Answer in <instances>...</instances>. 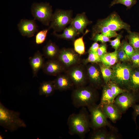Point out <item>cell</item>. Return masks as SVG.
Instances as JSON below:
<instances>
[{
    "label": "cell",
    "mask_w": 139,
    "mask_h": 139,
    "mask_svg": "<svg viewBox=\"0 0 139 139\" xmlns=\"http://www.w3.org/2000/svg\"><path fill=\"white\" fill-rule=\"evenodd\" d=\"M67 124L70 134L84 138L90 127V121L85 108L82 107L78 113L71 115L68 118Z\"/></svg>",
    "instance_id": "cell-1"
},
{
    "label": "cell",
    "mask_w": 139,
    "mask_h": 139,
    "mask_svg": "<svg viewBox=\"0 0 139 139\" xmlns=\"http://www.w3.org/2000/svg\"><path fill=\"white\" fill-rule=\"evenodd\" d=\"M95 89L90 85L75 88L71 97L74 106L79 108L87 107L95 103L97 97Z\"/></svg>",
    "instance_id": "cell-2"
},
{
    "label": "cell",
    "mask_w": 139,
    "mask_h": 139,
    "mask_svg": "<svg viewBox=\"0 0 139 139\" xmlns=\"http://www.w3.org/2000/svg\"><path fill=\"white\" fill-rule=\"evenodd\" d=\"M112 74L111 81L122 88L129 91L133 67L131 62H119L111 67Z\"/></svg>",
    "instance_id": "cell-3"
},
{
    "label": "cell",
    "mask_w": 139,
    "mask_h": 139,
    "mask_svg": "<svg viewBox=\"0 0 139 139\" xmlns=\"http://www.w3.org/2000/svg\"><path fill=\"white\" fill-rule=\"evenodd\" d=\"M20 113L9 109L0 103V125L11 132L20 127H26L24 122L20 117Z\"/></svg>",
    "instance_id": "cell-4"
},
{
    "label": "cell",
    "mask_w": 139,
    "mask_h": 139,
    "mask_svg": "<svg viewBox=\"0 0 139 139\" xmlns=\"http://www.w3.org/2000/svg\"><path fill=\"white\" fill-rule=\"evenodd\" d=\"M102 29L116 31L124 29L127 32L131 31L130 26L124 22L115 12H113L106 18L98 20L93 27L92 33Z\"/></svg>",
    "instance_id": "cell-5"
},
{
    "label": "cell",
    "mask_w": 139,
    "mask_h": 139,
    "mask_svg": "<svg viewBox=\"0 0 139 139\" xmlns=\"http://www.w3.org/2000/svg\"><path fill=\"white\" fill-rule=\"evenodd\" d=\"M31 12L34 19L46 25H49L53 14L52 6L47 3H33Z\"/></svg>",
    "instance_id": "cell-6"
},
{
    "label": "cell",
    "mask_w": 139,
    "mask_h": 139,
    "mask_svg": "<svg viewBox=\"0 0 139 139\" xmlns=\"http://www.w3.org/2000/svg\"><path fill=\"white\" fill-rule=\"evenodd\" d=\"M85 66L80 63L65 70V74L70 78L75 88L86 85L88 81Z\"/></svg>",
    "instance_id": "cell-7"
},
{
    "label": "cell",
    "mask_w": 139,
    "mask_h": 139,
    "mask_svg": "<svg viewBox=\"0 0 139 139\" xmlns=\"http://www.w3.org/2000/svg\"><path fill=\"white\" fill-rule=\"evenodd\" d=\"M71 10L57 9L53 14L49 28L52 29L54 32L60 31L64 30L70 23L72 18Z\"/></svg>",
    "instance_id": "cell-8"
},
{
    "label": "cell",
    "mask_w": 139,
    "mask_h": 139,
    "mask_svg": "<svg viewBox=\"0 0 139 139\" xmlns=\"http://www.w3.org/2000/svg\"><path fill=\"white\" fill-rule=\"evenodd\" d=\"M91 115L90 127L97 129L106 126H110L101 107L99 105L93 103L87 107Z\"/></svg>",
    "instance_id": "cell-9"
},
{
    "label": "cell",
    "mask_w": 139,
    "mask_h": 139,
    "mask_svg": "<svg viewBox=\"0 0 139 139\" xmlns=\"http://www.w3.org/2000/svg\"><path fill=\"white\" fill-rule=\"evenodd\" d=\"M80 55L72 49L63 48L60 50L56 59L62 64L66 70L80 63Z\"/></svg>",
    "instance_id": "cell-10"
},
{
    "label": "cell",
    "mask_w": 139,
    "mask_h": 139,
    "mask_svg": "<svg viewBox=\"0 0 139 139\" xmlns=\"http://www.w3.org/2000/svg\"><path fill=\"white\" fill-rule=\"evenodd\" d=\"M136 92L127 90L115 98L114 103L121 112L125 111L137 101L138 97Z\"/></svg>",
    "instance_id": "cell-11"
},
{
    "label": "cell",
    "mask_w": 139,
    "mask_h": 139,
    "mask_svg": "<svg viewBox=\"0 0 139 139\" xmlns=\"http://www.w3.org/2000/svg\"><path fill=\"white\" fill-rule=\"evenodd\" d=\"M86 67L90 85L95 88L101 87L104 81L98 63H91Z\"/></svg>",
    "instance_id": "cell-12"
},
{
    "label": "cell",
    "mask_w": 139,
    "mask_h": 139,
    "mask_svg": "<svg viewBox=\"0 0 139 139\" xmlns=\"http://www.w3.org/2000/svg\"><path fill=\"white\" fill-rule=\"evenodd\" d=\"M18 26L21 35L29 38L33 36L38 31V27L34 20L22 19Z\"/></svg>",
    "instance_id": "cell-13"
},
{
    "label": "cell",
    "mask_w": 139,
    "mask_h": 139,
    "mask_svg": "<svg viewBox=\"0 0 139 139\" xmlns=\"http://www.w3.org/2000/svg\"><path fill=\"white\" fill-rule=\"evenodd\" d=\"M42 69L46 74L55 76L65 71L62 64L57 59H50L44 63Z\"/></svg>",
    "instance_id": "cell-14"
},
{
    "label": "cell",
    "mask_w": 139,
    "mask_h": 139,
    "mask_svg": "<svg viewBox=\"0 0 139 139\" xmlns=\"http://www.w3.org/2000/svg\"><path fill=\"white\" fill-rule=\"evenodd\" d=\"M92 22L88 20L85 13L83 12L77 14L74 18L72 19L70 25L75 29L79 34L84 33V30Z\"/></svg>",
    "instance_id": "cell-15"
},
{
    "label": "cell",
    "mask_w": 139,
    "mask_h": 139,
    "mask_svg": "<svg viewBox=\"0 0 139 139\" xmlns=\"http://www.w3.org/2000/svg\"><path fill=\"white\" fill-rule=\"evenodd\" d=\"M53 81L56 90L60 91L67 90L74 86L69 76L65 74H58Z\"/></svg>",
    "instance_id": "cell-16"
},
{
    "label": "cell",
    "mask_w": 139,
    "mask_h": 139,
    "mask_svg": "<svg viewBox=\"0 0 139 139\" xmlns=\"http://www.w3.org/2000/svg\"><path fill=\"white\" fill-rule=\"evenodd\" d=\"M101 108L107 117L113 122H116L121 117V112L114 103L105 104Z\"/></svg>",
    "instance_id": "cell-17"
},
{
    "label": "cell",
    "mask_w": 139,
    "mask_h": 139,
    "mask_svg": "<svg viewBox=\"0 0 139 139\" xmlns=\"http://www.w3.org/2000/svg\"><path fill=\"white\" fill-rule=\"evenodd\" d=\"M29 62L32 68L33 77L36 76L39 70L42 68L44 64L43 55L39 50L29 58Z\"/></svg>",
    "instance_id": "cell-18"
},
{
    "label": "cell",
    "mask_w": 139,
    "mask_h": 139,
    "mask_svg": "<svg viewBox=\"0 0 139 139\" xmlns=\"http://www.w3.org/2000/svg\"><path fill=\"white\" fill-rule=\"evenodd\" d=\"M60 50L55 43L50 40L43 48V55L50 59H56Z\"/></svg>",
    "instance_id": "cell-19"
},
{
    "label": "cell",
    "mask_w": 139,
    "mask_h": 139,
    "mask_svg": "<svg viewBox=\"0 0 139 139\" xmlns=\"http://www.w3.org/2000/svg\"><path fill=\"white\" fill-rule=\"evenodd\" d=\"M115 98L108 83L103 86L101 98L99 105L101 107L104 105L114 103Z\"/></svg>",
    "instance_id": "cell-20"
},
{
    "label": "cell",
    "mask_w": 139,
    "mask_h": 139,
    "mask_svg": "<svg viewBox=\"0 0 139 139\" xmlns=\"http://www.w3.org/2000/svg\"><path fill=\"white\" fill-rule=\"evenodd\" d=\"M39 90L40 95H45L46 97L52 95L56 90L53 81L43 82L41 84Z\"/></svg>",
    "instance_id": "cell-21"
},
{
    "label": "cell",
    "mask_w": 139,
    "mask_h": 139,
    "mask_svg": "<svg viewBox=\"0 0 139 139\" xmlns=\"http://www.w3.org/2000/svg\"><path fill=\"white\" fill-rule=\"evenodd\" d=\"M139 90V67L133 68L130 78L129 91L136 92Z\"/></svg>",
    "instance_id": "cell-22"
},
{
    "label": "cell",
    "mask_w": 139,
    "mask_h": 139,
    "mask_svg": "<svg viewBox=\"0 0 139 139\" xmlns=\"http://www.w3.org/2000/svg\"><path fill=\"white\" fill-rule=\"evenodd\" d=\"M53 34L58 38L72 40H74L79 34L75 29L70 25L64 30L62 33L58 34L54 32Z\"/></svg>",
    "instance_id": "cell-23"
},
{
    "label": "cell",
    "mask_w": 139,
    "mask_h": 139,
    "mask_svg": "<svg viewBox=\"0 0 139 139\" xmlns=\"http://www.w3.org/2000/svg\"><path fill=\"white\" fill-rule=\"evenodd\" d=\"M128 33L126 37L129 43L135 50L139 51V32L130 31Z\"/></svg>",
    "instance_id": "cell-24"
},
{
    "label": "cell",
    "mask_w": 139,
    "mask_h": 139,
    "mask_svg": "<svg viewBox=\"0 0 139 139\" xmlns=\"http://www.w3.org/2000/svg\"><path fill=\"white\" fill-rule=\"evenodd\" d=\"M100 67L103 80L105 84L111 81L112 74V70L111 67L103 65L102 63H98Z\"/></svg>",
    "instance_id": "cell-25"
},
{
    "label": "cell",
    "mask_w": 139,
    "mask_h": 139,
    "mask_svg": "<svg viewBox=\"0 0 139 139\" xmlns=\"http://www.w3.org/2000/svg\"><path fill=\"white\" fill-rule=\"evenodd\" d=\"M89 32L88 30H86L82 36L75 40L74 42V50L80 55L84 54L85 53V47L83 37Z\"/></svg>",
    "instance_id": "cell-26"
},
{
    "label": "cell",
    "mask_w": 139,
    "mask_h": 139,
    "mask_svg": "<svg viewBox=\"0 0 139 139\" xmlns=\"http://www.w3.org/2000/svg\"><path fill=\"white\" fill-rule=\"evenodd\" d=\"M88 57L83 61V64L86 65L88 63H101L100 57L98 55L97 52H93L89 51Z\"/></svg>",
    "instance_id": "cell-27"
},
{
    "label": "cell",
    "mask_w": 139,
    "mask_h": 139,
    "mask_svg": "<svg viewBox=\"0 0 139 139\" xmlns=\"http://www.w3.org/2000/svg\"><path fill=\"white\" fill-rule=\"evenodd\" d=\"M120 46L125 51L131 60V57L135 51L133 48L127 42L126 39L122 41Z\"/></svg>",
    "instance_id": "cell-28"
},
{
    "label": "cell",
    "mask_w": 139,
    "mask_h": 139,
    "mask_svg": "<svg viewBox=\"0 0 139 139\" xmlns=\"http://www.w3.org/2000/svg\"><path fill=\"white\" fill-rule=\"evenodd\" d=\"M137 0H113L110 5V7L114 5L120 4L123 5L127 7V9H130L135 4Z\"/></svg>",
    "instance_id": "cell-29"
},
{
    "label": "cell",
    "mask_w": 139,
    "mask_h": 139,
    "mask_svg": "<svg viewBox=\"0 0 139 139\" xmlns=\"http://www.w3.org/2000/svg\"><path fill=\"white\" fill-rule=\"evenodd\" d=\"M107 83L109 86L115 98L119 94L127 91V90L121 88L118 85L111 81Z\"/></svg>",
    "instance_id": "cell-30"
},
{
    "label": "cell",
    "mask_w": 139,
    "mask_h": 139,
    "mask_svg": "<svg viewBox=\"0 0 139 139\" xmlns=\"http://www.w3.org/2000/svg\"><path fill=\"white\" fill-rule=\"evenodd\" d=\"M49 29V28L44 29L39 31L37 33L35 38V42L37 44H40L44 42Z\"/></svg>",
    "instance_id": "cell-31"
},
{
    "label": "cell",
    "mask_w": 139,
    "mask_h": 139,
    "mask_svg": "<svg viewBox=\"0 0 139 139\" xmlns=\"http://www.w3.org/2000/svg\"><path fill=\"white\" fill-rule=\"evenodd\" d=\"M116 51L118 62H131L130 59L128 57L125 51L120 46Z\"/></svg>",
    "instance_id": "cell-32"
},
{
    "label": "cell",
    "mask_w": 139,
    "mask_h": 139,
    "mask_svg": "<svg viewBox=\"0 0 139 139\" xmlns=\"http://www.w3.org/2000/svg\"><path fill=\"white\" fill-rule=\"evenodd\" d=\"M108 134L104 131L99 130L94 133L91 135L92 139H107Z\"/></svg>",
    "instance_id": "cell-33"
},
{
    "label": "cell",
    "mask_w": 139,
    "mask_h": 139,
    "mask_svg": "<svg viewBox=\"0 0 139 139\" xmlns=\"http://www.w3.org/2000/svg\"><path fill=\"white\" fill-rule=\"evenodd\" d=\"M92 39L95 42L99 41L102 43H105L110 41L109 38L100 33L95 34L92 36Z\"/></svg>",
    "instance_id": "cell-34"
},
{
    "label": "cell",
    "mask_w": 139,
    "mask_h": 139,
    "mask_svg": "<svg viewBox=\"0 0 139 139\" xmlns=\"http://www.w3.org/2000/svg\"><path fill=\"white\" fill-rule=\"evenodd\" d=\"M100 33L109 38L113 37H116L119 34L116 31H111L105 29H101L99 30L97 32L96 34Z\"/></svg>",
    "instance_id": "cell-35"
},
{
    "label": "cell",
    "mask_w": 139,
    "mask_h": 139,
    "mask_svg": "<svg viewBox=\"0 0 139 139\" xmlns=\"http://www.w3.org/2000/svg\"><path fill=\"white\" fill-rule=\"evenodd\" d=\"M131 62L133 68L139 67V51L135 50L131 58Z\"/></svg>",
    "instance_id": "cell-36"
},
{
    "label": "cell",
    "mask_w": 139,
    "mask_h": 139,
    "mask_svg": "<svg viewBox=\"0 0 139 139\" xmlns=\"http://www.w3.org/2000/svg\"><path fill=\"white\" fill-rule=\"evenodd\" d=\"M122 37L121 34H119L115 39L110 41V45L115 50H117L120 46L121 44L120 39Z\"/></svg>",
    "instance_id": "cell-37"
},
{
    "label": "cell",
    "mask_w": 139,
    "mask_h": 139,
    "mask_svg": "<svg viewBox=\"0 0 139 139\" xmlns=\"http://www.w3.org/2000/svg\"><path fill=\"white\" fill-rule=\"evenodd\" d=\"M112 55L111 53H107L100 57L101 63L107 66L111 61Z\"/></svg>",
    "instance_id": "cell-38"
},
{
    "label": "cell",
    "mask_w": 139,
    "mask_h": 139,
    "mask_svg": "<svg viewBox=\"0 0 139 139\" xmlns=\"http://www.w3.org/2000/svg\"><path fill=\"white\" fill-rule=\"evenodd\" d=\"M97 53L100 57L103 55L108 53L107 51V45L105 43H102L99 45Z\"/></svg>",
    "instance_id": "cell-39"
},
{
    "label": "cell",
    "mask_w": 139,
    "mask_h": 139,
    "mask_svg": "<svg viewBox=\"0 0 139 139\" xmlns=\"http://www.w3.org/2000/svg\"><path fill=\"white\" fill-rule=\"evenodd\" d=\"M112 55L111 61L107 66L109 67H111L118 62L117 58V51H115L112 52Z\"/></svg>",
    "instance_id": "cell-40"
},
{
    "label": "cell",
    "mask_w": 139,
    "mask_h": 139,
    "mask_svg": "<svg viewBox=\"0 0 139 139\" xmlns=\"http://www.w3.org/2000/svg\"><path fill=\"white\" fill-rule=\"evenodd\" d=\"M133 107L134 109L133 118L135 120L137 117L139 115V105H134Z\"/></svg>",
    "instance_id": "cell-41"
},
{
    "label": "cell",
    "mask_w": 139,
    "mask_h": 139,
    "mask_svg": "<svg viewBox=\"0 0 139 139\" xmlns=\"http://www.w3.org/2000/svg\"><path fill=\"white\" fill-rule=\"evenodd\" d=\"M99 45L97 42H95L92 44L89 51L93 52H97Z\"/></svg>",
    "instance_id": "cell-42"
},
{
    "label": "cell",
    "mask_w": 139,
    "mask_h": 139,
    "mask_svg": "<svg viewBox=\"0 0 139 139\" xmlns=\"http://www.w3.org/2000/svg\"><path fill=\"white\" fill-rule=\"evenodd\" d=\"M117 138L116 136L113 134H108L107 139H115Z\"/></svg>",
    "instance_id": "cell-43"
}]
</instances>
